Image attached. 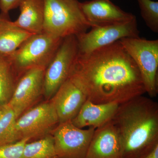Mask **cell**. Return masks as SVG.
Masks as SVG:
<instances>
[{
    "mask_svg": "<svg viewBox=\"0 0 158 158\" xmlns=\"http://www.w3.org/2000/svg\"><path fill=\"white\" fill-rule=\"evenodd\" d=\"M68 77L94 103L121 104L146 93L135 63L119 40L78 54Z\"/></svg>",
    "mask_w": 158,
    "mask_h": 158,
    "instance_id": "cell-1",
    "label": "cell"
},
{
    "mask_svg": "<svg viewBox=\"0 0 158 158\" xmlns=\"http://www.w3.org/2000/svg\"><path fill=\"white\" fill-rule=\"evenodd\" d=\"M118 133L121 158H143L158 145V104L141 95L119 105L112 119Z\"/></svg>",
    "mask_w": 158,
    "mask_h": 158,
    "instance_id": "cell-2",
    "label": "cell"
},
{
    "mask_svg": "<svg viewBox=\"0 0 158 158\" xmlns=\"http://www.w3.org/2000/svg\"><path fill=\"white\" fill-rule=\"evenodd\" d=\"M43 32L59 38L87 32L90 25L84 16L78 0H43Z\"/></svg>",
    "mask_w": 158,
    "mask_h": 158,
    "instance_id": "cell-3",
    "label": "cell"
},
{
    "mask_svg": "<svg viewBox=\"0 0 158 158\" xmlns=\"http://www.w3.org/2000/svg\"><path fill=\"white\" fill-rule=\"evenodd\" d=\"M62 39L43 32L29 37L10 56L18 77L31 69H46Z\"/></svg>",
    "mask_w": 158,
    "mask_h": 158,
    "instance_id": "cell-4",
    "label": "cell"
},
{
    "mask_svg": "<svg viewBox=\"0 0 158 158\" xmlns=\"http://www.w3.org/2000/svg\"><path fill=\"white\" fill-rule=\"evenodd\" d=\"M135 63L150 97L158 93V40L127 37L119 40Z\"/></svg>",
    "mask_w": 158,
    "mask_h": 158,
    "instance_id": "cell-5",
    "label": "cell"
},
{
    "mask_svg": "<svg viewBox=\"0 0 158 158\" xmlns=\"http://www.w3.org/2000/svg\"><path fill=\"white\" fill-rule=\"evenodd\" d=\"M78 54L76 36L71 35L63 38L44 72L43 96L47 101L52 98L68 78Z\"/></svg>",
    "mask_w": 158,
    "mask_h": 158,
    "instance_id": "cell-6",
    "label": "cell"
},
{
    "mask_svg": "<svg viewBox=\"0 0 158 158\" xmlns=\"http://www.w3.org/2000/svg\"><path fill=\"white\" fill-rule=\"evenodd\" d=\"M59 123V118L49 101L32 107L16 119L15 129L20 140L35 141L51 135Z\"/></svg>",
    "mask_w": 158,
    "mask_h": 158,
    "instance_id": "cell-7",
    "label": "cell"
},
{
    "mask_svg": "<svg viewBox=\"0 0 158 158\" xmlns=\"http://www.w3.org/2000/svg\"><path fill=\"white\" fill-rule=\"evenodd\" d=\"M76 37L78 54L83 55L90 53L123 38L140 36L136 18L127 22L91 27L89 32Z\"/></svg>",
    "mask_w": 158,
    "mask_h": 158,
    "instance_id": "cell-8",
    "label": "cell"
},
{
    "mask_svg": "<svg viewBox=\"0 0 158 158\" xmlns=\"http://www.w3.org/2000/svg\"><path fill=\"white\" fill-rule=\"evenodd\" d=\"M95 130L80 128L71 121L59 123L51 134L57 158H85Z\"/></svg>",
    "mask_w": 158,
    "mask_h": 158,
    "instance_id": "cell-9",
    "label": "cell"
},
{
    "mask_svg": "<svg viewBox=\"0 0 158 158\" xmlns=\"http://www.w3.org/2000/svg\"><path fill=\"white\" fill-rule=\"evenodd\" d=\"M45 69L35 68L26 71L18 77L8 106L16 118L34 106L43 95Z\"/></svg>",
    "mask_w": 158,
    "mask_h": 158,
    "instance_id": "cell-10",
    "label": "cell"
},
{
    "mask_svg": "<svg viewBox=\"0 0 158 158\" xmlns=\"http://www.w3.org/2000/svg\"><path fill=\"white\" fill-rule=\"evenodd\" d=\"M80 6L90 27L130 21L136 16L126 12L111 0H91L80 2Z\"/></svg>",
    "mask_w": 158,
    "mask_h": 158,
    "instance_id": "cell-11",
    "label": "cell"
},
{
    "mask_svg": "<svg viewBox=\"0 0 158 158\" xmlns=\"http://www.w3.org/2000/svg\"><path fill=\"white\" fill-rule=\"evenodd\" d=\"M87 99L81 87L68 77L49 101L55 108L60 123L71 121Z\"/></svg>",
    "mask_w": 158,
    "mask_h": 158,
    "instance_id": "cell-12",
    "label": "cell"
},
{
    "mask_svg": "<svg viewBox=\"0 0 158 158\" xmlns=\"http://www.w3.org/2000/svg\"><path fill=\"white\" fill-rule=\"evenodd\" d=\"M120 138L112 119L95 129L85 158H121Z\"/></svg>",
    "mask_w": 158,
    "mask_h": 158,
    "instance_id": "cell-13",
    "label": "cell"
},
{
    "mask_svg": "<svg viewBox=\"0 0 158 158\" xmlns=\"http://www.w3.org/2000/svg\"><path fill=\"white\" fill-rule=\"evenodd\" d=\"M119 105L115 102L96 104L87 99L72 123L80 128L86 127L97 128L113 118Z\"/></svg>",
    "mask_w": 158,
    "mask_h": 158,
    "instance_id": "cell-14",
    "label": "cell"
},
{
    "mask_svg": "<svg viewBox=\"0 0 158 158\" xmlns=\"http://www.w3.org/2000/svg\"><path fill=\"white\" fill-rule=\"evenodd\" d=\"M20 13L15 25L32 34L43 32L44 22L43 0H24L19 5Z\"/></svg>",
    "mask_w": 158,
    "mask_h": 158,
    "instance_id": "cell-15",
    "label": "cell"
},
{
    "mask_svg": "<svg viewBox=\"0 0 158 158\" xmlns=\"http://www.w3.org/2000/svg\"><path fill=\"white\" fill-rule=\"evenodd\" d=\"M1 16L0 54L10 56L33 34L15 25L8 17Z\"/></svg>",
    "mask_w": 158,
    "mask_h": 158,
    "instance_id": "cell-16",
    "label": "cell"
},
{
    "mask_svg": "<svg viewBox=\"0 0 158 158\" xmlns=\"http://www.w3.org/2000/svg\"><path fill=\"white\" fill-rule=\"evenodd\" d=\"M17 79L10 57L0 54V106L9 102Z\"/></svg>",
    "mask_w": 158,
    "mask_h": 158,
    "instance_id": "cell-17",
    "label": "cell"
},
{
    "mask_svg": "<svg viewBox=\"0 0 158 158\" xmlns=\"http://www.w3.org/2000/svg\"><path fill=\"white\" fill-rule=\"evenodd\" d=\"M16 119L12 109L4 106L0 113V147L21 140L15 129Z\"/></svg>",
    "mask_w": 158,
    "mask_h": 158,
    "instance_id": "cell-18",
    "label": "cell"
},
{
    "mask_svg": "<svg viewBox=\"0 0 158 158\" xmlns=\"http://www.w3.org/2000/svg\"><path fill=\"white\" fill-rule=\"evenodd\" d=\"M21 158H57L52 136L50 135L27 142L23 149Z\"/></svg>",
    "mask_w": 158,
    "mask_h": 158,
    "instance_id": "cell-19",
    "label": "cell"
},
{
    "mask_svg": "<svg viewBox=\"0 0 158 158\" xmlns=\"http://www.w3.org/2000/svg\"><path fill=\"white\" fill-rule=\"evenodd\" d=\"M141 17L153 32L158 33V2L152 0H137Z\"/></svg>",
    "mask_w": 158,
    "mask_h": 158,
    "instance_id": "cell-20",
    "label": "cell"
},
{
    "mask_svg": "<svg viewBox=\"0 0 158 158\" xmlns=\"http://www.w3.org/2000/svg\"><path fill=\"white\" fill-rule=\"evenodd\" d=\"M29 140L27 138L0 147V158H21L25 145Z\"/></svg>",
    "mask_w": 158,
    "mask_h": 158,
    "instance_id": "cell-21",
    "label": "cell"
},
{
    "mask_svg": "<svg viewBox=\"0 0 158 158\" xmlns=\"http://www.w3.org/2000/svg\"><path fill=\"white\" fill-rule=\"evenodd\" d=\"M24 0H0V15L8 17L9 11L19 7Z\"/></svg>",
    "mask_w": 158,
    "mask_h": 158,
    "instance_id": "cell-22",
    "label": "cell"
},
{
    "mask_svg": "<svg viewBox=\"0 0 158 158\" xmlns=\"http://www.w3.org/2000/svg\"><path fill=\"white\" fill-rule=\"evenodd\" d=\"M143 158H158V145L149 154Z\"/></svg>",
    "mask_w": 158,
    "mask_h": 158,
    "instance_id": "cell-23",
    "label": "cell"
},
{
    "mask_svg": "<svg viewBox=\"0 0 158 158\" xmlns=\"http://www.w3.org/2000/svg\"><path fill=\"white\" fill-rule=\"evenodd\" d=\"M3 107H4V106H0V113H1L2 110H3Z\"/></svg>",
    "mask_w": 158,
    "mask_h": 158,
    "instance_id": "cell-24",
    "label": "cell"
},
{
    "mask_svg": "<svg viewBox=\"0 0 158 158\" xmlns=\"http://www.w3.org/2000/svg\"><path fill=\"white\" fill-rule=\"evenodd\" d=\"M1 15H0V20H1Z\"/></svg>",
    "mask_w": 158,
    "mask_h": 158,
    "instance_id": "cell-25",
    "label": "cell"
}]
</instances>
